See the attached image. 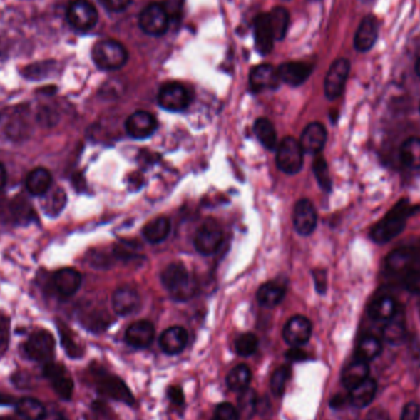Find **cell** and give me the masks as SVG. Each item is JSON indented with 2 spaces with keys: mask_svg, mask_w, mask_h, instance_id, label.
I'll use <instances>...</instances> for the list:
<instances>
[{
  "mask_svg": "<svg viewBox=\"0 0 420 420\" xmlns=\"http://www.w3.org/2000/svg\"><path fill=\"white\" fill-rule=\"evenodd\" d=\"M413 210L414 208L407 202V199H401L394 208L372 227V240L377 243H386L394 239L406 227L407 219L411 217Z\"/></svg>",
  "mask_w": 420,
  "mask_h": 420,
  "instance_id": "obj_1",
  "label": "cell"
},
{
  "mask_svg": "<svg viewBox=\"0 0 420 420\" xmlns=\"http://www.w3.org/2000/svg\"><path fill=\"white\" fill-rule=\"evenodd\" d=\"M161 283L177 301L190 300L197 292L195 279L192 278L186 267L178 262L168 265L163 270Z\"/></svg>",
  "mask_w": 420,
  "mask_h": 420,
  "instance_id": "obj_2",
  "label": "cell"
},
{
  "mask_svg": "<svg viewBox=\"0 0 420 420\" xmlns=\"http://www.w3.org/2000/svg\"><path fill=\"white\" fill-rule=\"evenodd\" d=\"M93 375L95 387L103 397L126 403L128 406L134 404V397L130 389L118 376L111 375L101 367L93 369Z\"/></svg>",
  "mask_w": 420,
  "mask_h": 420,
  "instance_id": "obj_3",
  "label": "cell"
},
{
  "mask_svg": "<svg viewBox=\"0 0 420 420\" xmlns=\"http://www.w3.org/2000/svg\"><path fill=\"white\" fill-rule=\"evenodd\" d=\"M93 61L100 69L116 71L127 63L128 52L117 41L102 40L93 46Z\"/></svg>",
  "mask_w": 420,
  "mask_h": 420,
  "instance_id": "obj_4",
  "label": "cell"
},
{
  "mask_svg": "<svg viewBox=\"0 0 420 420\" xmlns=\"http://www.w3.org/2000/svg\"><path fill=\"white\" fill-rule=\"evenodd\" d=\"M304 150L295 138L285 137L277 146V166L282 173L295 175L304 165Z\"/></svg>",
  "mask_w": 420,
  "mask_h": 420,
  "instance_id": "obj_5",
  "label": "cell"
},
{
  "mask_svg": "<svg viewBox=\"0 0 420 420\" xmlns=\"http://www.w3.org/2000/svg\"><path fill=\"white\" fill-rule=\"evenodd\" d=\"M56 350V339L48 331L40 329L32 333L24 344V352L27 358L36 363H49L52 362Z\"/></svg>",
  "mask_w": 420,
  "mask_h": 420,
  "instance_id": "obj_6",
  "label": "cell"
},
{
  "mask_svg": "<svg viewBox=\"0 0 420 420\" xmlns=\"http://www.w3.org/2000/svg\"><path fill=\"white\" fill-rule=\"evenodd\" d=\"M224 234L217 221H204L195 236V247L203 256H212L220 250Z\"/></svg>",
  "mask_w": 420,
  "mask_h": 420,
  "instance_id": "obj_7",
  "label": "cell"
},
{
  "mask_svg": "<svg viewBox=\"0 0 420 420\" xmlns=\"http://www.w3.org/2000/svg\"><path fill=\"white\" fill-rule=\"evenodd\" d=\"M43 376L51 382L58 397L62 398L63 401H71L74 392V381L63 364L53 362L44 364Z\"/></svg>",
  "mask_w": 420,
  "mask_h": 420,
  "instance_id": "obj_8",
  "label": "cell"
},
{
  "mask_svg": "<svg viewBox=\"0 0 420 420\" xmlns=\"http://www.w3.org/2000/svg\"><path fill=\"white\" fill-rule=\"evenodd\" d=\"M349 71L350 62L345 58H339L332 63L324 79V95L328 100H336L341 96L344 91Z\"/></svg>",
  "mask_w": 420,
  "mask_h": 420,
  "instance_id": "obj_9",
  "label": "cell"
},
{
  "mask_svg": "<svg viewBox=\"0 0 420 420\" xmlns=\"http://www.w3.org/2000/svg\"><path fill=\"white\" fill-rule=\"evenodd\" d=\"M158 102L164 110L181 112L186 110L190 105V93L183 85L178 83H168L160 88Z\"/></svg>",
  "mask_w": 420,
  "mask_h": 420,
  "instance_id": "obj_10",
  "label": "cell"
},
{
  "mask_svg": "<svg viewBox=\"0 0 420 420\" xmlns=\"http://www.w3.org/2000/svg\"><path fill=\"white\" fill-rule=\"evenodd\" d=\"M66 19L76 30L86 31L98 24V10L86 0H76L69 5L66 11Z\"/></svg>",
  "mask_w": 420,
  "mask_h": 420,
  "instance_id": "obj_11",
  "label": "cell"
},
{
  "mask_svg": "<svg viewBox=\"0 0 420 420\" xmlns=\"http://www.w3.org/2000/svg\"><path fill=\"white\" fill-rule=\"evenodd\" d=\"M168 14L164 6L160 4H151L143 10L139 16V26L143 31L150 36L164 35L168 31Z\"/></svg>",
  "mask_w": 420,
  "mask_h": 420,
  "instance_id": "obj_12",
  "label": "cell"
},
{
  "mask_svg": "<svg viewBox=\"0 0 420 420\" xmlns=\"http://www.w3.org/2000/svg\"><path fill=\"white\" fill-rule=\"evenodd\" d=\"M292 222L297 234L309 236L317 226V212L309 199H300L294 208Z\"/></svg>",
  "mask_w": 420,
  "mask_h": 420,
  "instance_id": "obj_13",
  "label": "cell"
},
{
  "mask_svg": "<svg viewBox=\"0 0 420 420\" xmlns=\"http://www.w3.org/2000/svg\"><path fill=\"white\" fill-rule=\"evenodd\" d=\"M158 128V121L154 116L146 111H137L129 116L126 121V130L129 137L143 140L151 137Z\"/></svg>",
  "mask_w": 420,
  "mask_h": 420,
  "instance_id": "obj_14",
  "label": "cell"
},
{
  "mask_svg": "<svg viewBox=\"0 0 420 420\" xmlns=\"http://www.w3.org/2000/svg\"><path fill=\"white\" fill-rule=\"evenodd\" d=\"M312 334V323L305 316H292L284 326L283 338L292 347H301L309 341Z\"/></svg>",
  "mask_w": 420,
  "mask_h": 420,
  "instance_id": "obj_15",
  "label": "cell"
},
{
  "mask_svg": "<svg viewBox=\"0 0 420 420\" xmlns=\"http://www.w3.org/2000/svg\"><path fill=\"white\" fill-rule=\"evenodd\" d=\"M140 306V297L132 287H120L112 294V307L118 316H129L137 312Z\"/></svg>",
  "mask_w": 420,
  "mask_h": 420,
  "instance_id": "obj_16",
  "label": "cell"
},
{
  "mask_svg": "<svg viewBox=\"0 0 420 420\" xmlns=\"http://www.w3.org/2000/svg\"><path fill=\"white\" fill-rule=\"evenodd\" d=\"M299 142L304 153L319 155L327 142V130L322 123L312 122L306 126Z\"/></svg>",
  "mask_w": 420,
  "mask_h": 420,
  "instance_id": "obj_17",
  "label": "cell"
},
{
  "mask_svg": "<svg viewBox=\"0 0 420 420\" xmlns=\"http://www.w3.org/2000/svg\"><path fill=\"white\" fill-rule=\"evenodd\" d=\"M155 338V328L153 323L142 319L132 323L124 334V339L133 348L144 349L153 343Z\"/></svg>",
  "mask_w": 420,
  "mask_h": 420,
  "instance_id": "obj_18",
  "label": "cell"
},
{
  "mask_svg": "<svg viewBox=\"0 0 420 420\" xmlns=\"http://www.w3.org/2000/svg\"><path fill=\"white\" fill-rule=\"evenodd\" d=\"M280 84L278 69L270 64H261L253 68L250 73V86L252 91H263V90H275Z\"/></svg>",
  "mask_w": 420,
  "mask_h": 420,
  "instance_id": "obj_19",
  "label": "cell"
},
{
  "mask_svg": "<svg viewBox=\"0 0 420 420\" xmlns=\"http://www.w3.org/2000/svg\"><path fill=\"white\" fill-rule=\"evenodd\" d=\"M379 36V24L372 15H367L359 25L354 37V47L359 52H367L375 46Z\"/></svg>",
  "mask_w": 420,
  "mask_h": 420,
  "instance_id": "obj_20",
  "label": "cell"
},
{
  "mask_svg": "<svg viewBox=\"0 0 420 420\" xmlns=\"http://www.w3.org/2000/svg\"><path fill=\"white\" fill-rule=\"evenodd\" d=\"M31 132V127L29 123L25 112L19 111L6 116L3 124V134L6 139L13 142L25 140Z\"/></svg>",
  "mask_w": 420,
  "mask_h": 420,
  "instance_id": "obj_21",
  "label": "cell"
},
{
  "mask_svg": "<svg viewBox=\"0 0 420 420\" xmlns=\"http://www.w3.org/2000/svg\"><path fill=\"white\" fill-rule=\"evenodd\" d=\"M160 348L168 355H176L185 350L188 343V332L180 326L165 329L159 339Z\"/></svg>",
  "mask_w": 420,
  "mask_h": 420,
  "instance_id": "obj_22",
  "label": "cell"
},
{
  "mask_svg": "<svg viewBox=\"0 0 420 420\" xmlns=\"http://www.w3.org/2000/svg\"><path fill=\"white\" fill-rule=\"evenodd\" d=\"M83 278L79 272L73 268H63L54 275L53 285L58 295L62 297H71L76 295L81 285Z\"/></svg>",
  "mask_w": 420,
  "mask_h": 420,
  "instance_id": "obj_23",
  "label": "cell"
},
{
  "mask_svg": "<svg viewBox=\"0 0 420 420\" xmlns=\"http://www.w3.org/2000/svg\"><path fill=\"white\" fill-rule=\"evenodd\" d=\"M312 66L307 63L287 62L278 68L279 79L290 86H299L309 79Z\"/></svg>",
  "mask_w": 420,
  "mask_h": 420,
  "instance_id": "obj_24",
  "label": "cell"
},
{
  "mask_svg": "<svg viewBox=\"0 0 420 420\" xmlns=\"http://www.w3.org/2000/svg\"><path fill=\"white\" fill-rule=\"evenodd\" d=\"M255 42L258 52L262 54L270 53L275 44V34L270 26L268 14H261L255 20Z\"/></svg>",
  "mask_w": 420,
  "mask_h": 420,
  "instance_id": "obj_25",
  "label": "cell"
},
{
  "mask_svg": "<svg viewBox=\"0 0 420 420\" xmlns=\"http://www.w3.org/2000/svg\"><path fill=\"white\" fill-rule=\"evenodd\" d=\"M52 175L47 168H34L26 177V190L30 195L42 197L46 195L52 187Z\"/></svg>",
  "mask_w": 420,
  "mask_h": 420,
  "instance_id": "obj_26",
  "label": "cell"
},
{
  "mask_svg": "<svg viewBox=\"0 0 420 420\" xmlns=\"http://www.w3.org/2000/svg\"><path fill=\"white\" fill-rule=\"evenodd\" d=\"M376 392H377V384L372 377H367V380L363 381L362 384L355 386L354 389H349V402L353 404L354 407L362 408L370 406V403L374 401Z\"/></svg>",
  "mask_w": 420,
  "mask_h": 420,
  "instance_id": "obj_27",
  "label": "cell"
},
{
  "mask_svg": "<svg viewBox=\"0 0 420 420\" xmlns=\"http://www.w3.org/2000/svg\"><path fill=\"white\" fill-rule=\"evenodd\" d=\"M370 377L369 363L363 360H354L353 363L347 365L342 372V384L347 389H352Z\"/></svg>",
  "mask_w": 420,
  "mask_h": 420,
  "instance_id": "obj_28",
  "label": "cell"
},
{
  "mask_svg": "<svg viewBox=\"0 0 420 420\" xmlns=\"http://www.w3.org/2000/svg\"><path fill=\"white\" fill-rule=\"evenodd\" d=\"M285 297V287L277 282H267L262 284L257 292V301L260 305L267 309H273L283 301Z\"/></svg>",
  "mask_w": 420,
  "mask_h": 420,
  "instance_id": "obj_29",
  "label": "cell"
},
{
  "mask_svg": "<svg viewBox=\"0 0 420 420\" xmlns=\"http://www.w3.org/2000/svg\"><path fill=\"white\" fill-rule=\"evenodd\" d=\"M66 190L61 187H56L42 195L41 207L47 217H56L66 208Z\"/></svg>",
  "mask_w": 420,
  "mask_h": 420,
  "instance_id": "obj_30",
  "label": "cell"
},
{
  "mask_svg": "<svg viewBox=\"0 0 420 420\" xmlns=\"http://www.w3.org/2000/svg\"><path fill=\"white\" fill-rule=\"evenodd\" d=\"M416 262V251L411 248H398L387 257V267L394 273H406Z\"/></svg>",
  "mask_w": 420,
  "mask_h": 420,
  "instance_id": "obj_31",
  "label": "cell"
},
{
  "mask_svg": "<svg viewBox=\"0 0 420 420\" xmlns=\"http://www.w3.org/2000/svg\"><path fill=\"white\" fill-rule=\"evenodd\" d=\"M397 302L394 297L382 295L369 306V316L375 321H389L397 314Z\"/></svg>",
  "mask_w": 420,
  "mask_h": 420,
  "instance_id": "obj_32",
  "label": "cell"
},
{
  "mask_svg": "<svg viewBox=\"0 0 420 420\" xmlns=\"http://www.w3.org/2000/svg\"><path fill=\"white\" fill-rule=\"evenodd\" d=\"M171 231V224L168 217H156L154 220L149 221L144 227H143V236L148 242L156 243L163 242L168 239V235Z\"/></svg>",
  "mask_w": 420,
  "mask_h": 420,
  "instance_id": "obj_33",
  "label": "cell"
},
{
  "mask_svg": "<svg viewBox=\"0 0 420 420\" xmlns=\"http://www.w3.org/2000/svg\"><path fill=\"white\" fill-rule=\"evenodd\" d=\"M16 413L25 420H42L47 413L43 403L32 397H22L16 403Z\"/></svg>",
  "mask_w": 420,
  "mask_h": 420,
  "instance_id": "obj_34",
  "label": "cell"
},
{
  "mask_svg": "<svg viewBox=\"0 0 420 420\" xmlns=\"http://www.w3.org/2000/svg\"><path fill=\"white\" fill-rule=\"evenodd\" d=\"M253 130L256 134L257 139L261 142L262 145L265 146L268 150H275L278 146V137H277V130L275 126L268 118H258L255 122Z\"/></svg>",
  "mask_w": 420,
  "mask_h": 420,
  "instance_id": "obj_35",
  "label": "cell"
},
{
  "mask_svg": "<svg viewBox=\"0 0 420 420\" xmlns=\"http://www.w3.org/2000/svg\"><path fill=\"white\" fill-rule=\"evenodd\" d=\"M251 380H252L251 369L245 364H240L234 369H231L230 372L226 376V385L234 392H242L248 389Z\"/></svg>",
  "mask_w": 420,
  "mask_h": 420,
  "instance_id": "obj_36",
  "label": "cell"
},
{
  "mask_svg": "<svg viewBox=\"0 0 420 420\" xmlns=\"http://www.w3.org/2000/svg\"><path fill=\"white\" fill-rule=\"evenodd\" d=\"M10 212L16 224L20 225H29L32 221H36L35 210L32 208L31 203L24 198L22 195L16 197L10 204Z\"/></svg>",
  "mask_w": 420,
  "mask_h": 420,
  "instance_id": "obj_37",
  "label": "cell"
},
{
  "mask_svg": "<svg viewBox=\"0 0 420 420\" xmlns=\"http://www.w3.org/2000/svg\"><path fill=\"white\" fill-rule=\"evenodd\" d=\"M381 352H382V343L380 339L374 336H365L359 342L355 357L359 360L369 363L377 358Z\"/></svg>",
  "mask_w": 420,
  "mask_h": 420,
  "instance_id": "obj_38",
  "label": "cell"
},
{
  "mask_svg": "<svg viewBox=\"0 0 420 420\" xmlns=\"http://www.w3.org/2000/svg\"><path fill=\"white\" fill-rule=\"evenodd\" d=\"M401 160L407 168H420V138H408L401 146Z\"/></svg>",
  "mask_w": 420,
  "mask_h": 420,
  "instance_id": "obj_39",
  "label": "cell"
},
{
  "mask_svg": "<svg viewBox=\"0 0 420 420\" xmlns=\"http://www.w3.org/2000/svg\"><path fill=\"white\" fill-rule=\"evenodd\" d=\"M58 329L61 336V343H62L63 349L66 350V355L71 359L81 358L84 354V349L79 342L76 341L74 333L61 322L58 323Z\"/></svg>",
  "mask_w": 420,
  "mask_h": 420,
  "instance_id": "obj_40",
  "label": "cell"
},
{
  "mask_svg": "<svg viewBox=\"0 0 420 420\" xmlns=\"http://www.w3.org/2000/svg\"><path fill=\"white\" fill-rule=\"evenodd\" d=\"M270 26L275 34V41L283 40L287 35V26H289V13L284 8H275L270 13Z\"/></svg>",
  "mask_w": 420,
  "mask_h": 420,
  "instance_id": "obj_41",
  "label": "cell"
},
{
  "mask_svg": "<svg viewBox=\"0 0 420 420\" xmlns=\"http://www.w3.org/2000/svg\"><path fill=\"white\" fill-rule=\"evenodd\" d=\"M384 338L389 344H399L406 336V326L402 319H398L397 314L389 319L384 327Z\"/></svg>",
  "mask_w": 420,
  "mask_h": 420,
  "instance_id": "obj_42",
  "label": "cell"
},
{
  "mask_svg": "<svg viewBox=\"0 0 420 420\" xmlns=\"http://www.w3.org/2000/svg\"><path fill=\"white\" fill-rule=\"evenodd\" d=\"M314 177L319 182V187L322 188L324 192H331L332 190V180L329 176V170H328V165L326 160L321 155H317L314 158Z\"/></svg>",
  "mask_w": 420,
  "mask_h": 420,
  "instance_id": "obj_43",
  "label": "cell"
},
{
  "mask_svg": "<svg viewBox=\"0 0 420 420\" xmlns=\"http://www.w3.org/2000/svg\"><path fill=\"white\" fill-rule=\"evenodd\" d=\"M258 338L253 333H243L241 336L237 337L235 342V350L239 354L240 357H250L256 353L258 348Z\"/></svg>",
  "mask_w": 420,
  "mask_h": 420,
  "instance_id": "obj_44",
  "label": "cell"
},
{
  "mask_svg": "<svg viewBox=\"0 0 420 420\" xmlns=\"http://www.w3.org/2000/svg\"><path fill=\"white\" fill-rule=\"evenodd\" d=\"M257 397L256 394L251 389H245L241 392L239 398V413L240 416H245L246 418H251L253 413L256 411Z\"/></svg>",
  "mask_w": 420,
  "mask_h": 420,
  "instance_id": "obj_45",
  "label": "cell"
},
{
  "mask_svg": "<svg viewBox=\"0 0 420 420\" xmlns=\"http://www.w3.org/2000/svg\"><path fill=\"white\" fill-rule=\"evenodd\" d=\"M290 376V370L287 367H280L273 372L270 377V389L275 396H282L287 386V379Z\"/></svg>",
  "mask_w": 420,
  "mask_h": 420,
  "instance_id": "obj_46",
  "label": "cell"
},
{
  "mask_svg": "<svg viewBox=\"0 0 420 420\" xmlns=\"http://www.w3.org/2000/svg\"><path fill=\"white\" fill-rule=\"evenodd\" d=\"M403 285L408 292L420 295V270L411 268L403 275Z\"/></svg>",
  "mask_w": 420,
  "mask_h": 420,
  "instance_id": "obj_47",
  "label": "cell"
},
{
  "mask_svg": "<svg viewBox=\"0 0 420 420\" xmlns=\"http://www.w3.org/2000/svg\"><path fill=\"white\" fill-rule=\"evenodd\" d=\"M212 420H240L239 409L230 403H221L215 409Z\"/></svg>",
  "mask_w": 420,
  "mask_h": 420,
  "instance_id": "obj_48",
  "label": "cell"
},
{
  "mask_svg": "<svg viewBox=\"0 0 420 420\" xmlns=\"http://www.w3.org/2000/svg\"><path fill=\"white\" fill-rule=\"evenodd\" d=\"M9 319L0 316V358L6 353L10 341Z\"/></svg>",
  "mask_w": 420,
  "mask_h": 420,
  "instance_id": "obj_49",
  "label": "cell"
},
{
  "mask_svg": "<svg viewBox=\"0 0 420 420\" xmlns=\"http://www.w3.org/2000/svg\"><path fill=\"white\" fill-rule=\"evenodd\" d=\"M11 382L18 389H29L31 387V376L25 372H16L11 376Z\"/></svg>",
  "mask_w": 420,
  "mask_h": 420,
  "instance_id": "obj_50",
  "label": "cell"
},
{
  "mask_svg": "<svg viewBox=\"0 0 420 420\" xmlns=\"http://www.w3.org/2000/svg\"><path fill=\"white\" fill-rule=\"evenodd\" d=\"M420 407L416 402H409L404 406L401 420H419Z\"/></svg>",
  "mask_w": 420,
  "mask_h": 420,
  "instance_id": "obj_51",
  "label": "cell"
},
{
  "mask_svg": "<svg viewBox=\"0 0 420 420\" xmlns=\"http://www.w3.org/2000/svg\"><path fill=\"white\" fill-rule=\"evenodd\" d=\"M101 3L106 9L117 13V11L127 9L132 3V0H101Z\"/></svg>",
  "mask_w": 420,
  "mask_h": 420,
  "instance_id": "obj_52",
  "label": "cell"
},
{
  "mask_svg": "<svg viewBox=\"0 0 420 420\" xmlns=\"http://www.w3.org/2000/svg\"><path fill=\"white\" fill-rule=\"evenodd\" d=\"M168 398H170V401L177 406V407H182L183 404H185V394H183V391L182 389H180L178 386H173V387H170L168 389Z\"/></svg>",
  "mask_w": 420,
  "mask_h": 420,
  "instance_id": "obj_53",
  "label": "cell"
},
{
  "mask_svg": "<svg viewBox=\"0 0 420 420\" xmlns=\"http://www.w3.org/2000/svg\"><path fill=\"white\" fill-rule=\"evenodd\" d=\"M314 285L319 294H324L327 289V275L322 270H316L314 272Z\"/></svg>",
  "mask_w": 420,
  "mask_h": 420,
  "instance_id": "obj_54",
  "label": "cell"
},
{
  "mask_svg": "<svg viewBox=\"0 0 420 420\" xmlns=\"http://www.w3.org/2000/svg\"><path fill=\"white\" fill-rule=\"evenodd\" d=\"M285 357L292 362H304L309 358L304 350L299 349V347H292V349L287 350Z\"/></svg>",
  "mask_w": 420,
  "mask_h": 420,
  "instance_id": "obj_55",
  "label": "cell"
},
{
  "mask_svg": "<svg viewBox=\"0 0 420 420\" xmlns=\"http://www.w3.org/2000/svg\"><path fill=\"white\" fill-rule=\"evenodd\" d=\"M365 420H389V413L381 409V408H375L372 411L367 413Z\"/></svg>",
  "mask_w": 420,
  "mask_h": 420,
  "instance_id": "obj_56",
  "label": "cell"
},
{
  "mask_svg": "<svg viewBox=\"0 0 420 420\" xmlns=\"http://www.w3.org/2000/svg\"><path fill=\"white\" fill-rule=\"evenodd\" d=\"M19 399L10 396V394H0V407H5V406H16Z\"/></svg>",
  "mask_w": 420,
  "mask_h": 420,
  "instance_id": "obj_57",
  "label": "cell"
},
{
  "mask_svg": "<svg viewBox=\"0 0 420 420\" xmlns=\"http://www.w3.org/2000/svg\"><path fill=\"white\" fill-rule=\"evenodd\" d=\"M345 403V398L342 394H337L334 397L331 399V407L333 409H339L343 407Z\"/></svg>",
  "mask_w": 420,
  "mask_h": 420,
  "instance_id": "obj_58",
  "label": "cell"
},
{
  "mask_svg": "<svg viewBox=\"0 0 420 420\" xmlns=\"http://www.w3.org/2000/svg\"><path fill=\"white\" fill-rule=\"evenodd\" d=\"M42 420H66L59 411H47Z\"/></svg>",
  "mask_w": 420,
  "mask_h": 420,
  "instance_id": "obj_59",
  "label": "cell"
},
{
  "mask_svg": "<svg viewBox=\"0 0 420 420\" xmlns=\"http://www.w3.org/2000/svg\"><path fill=\"white\" fill-rule=\"evenodd\" d=\"M6 178H8V175H6L4 165L0 164V190H3L6 185Z\"/></svg>",
  "mask_w": 420,
  "mask_h": 420,
  "instance_id": "obj_60",
  "label": "cell"
},
{
  "mask_svg": "<svg viewBox=\"0 0 420 420\" xmlns=\"http://www.w3.org/2000/svg\"><path fill=\"white\" fill-rule=\"evenodd\" d=\"M416 76H419V78H420V58H419V59H418V61H416Z\"/></svg>",
  "mask_w": 420,
  "mask_h": 420,
  "instance_id": "obj_61",
  "label": "cell"
},
{
  "mask_svg": "<svg viewBox=\"0 0 420 420\" xmlns=\"http://www.w3.org/2000/svg\"><path fill=\"white\" fill-rule=\"evenodd\" d=\"M419 108H420V106H419Z\"/></svg>",
  "mask_w": 420,
  "mask_h": 420,
  "instance_id": "obj_62",
  "label": "cell"
}]
</instances>
